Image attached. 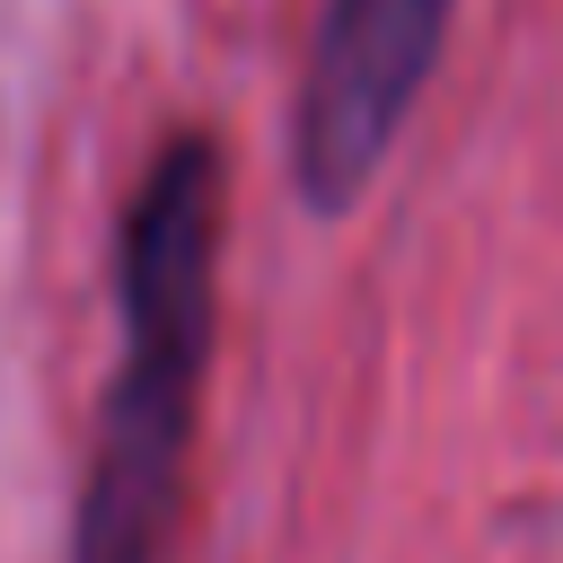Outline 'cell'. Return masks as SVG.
I'll return each instance as SVG.
<instances>
[{"label":"cell","mask_w":563,"mask_h":563,"mask_svg":"<svg viewBox=\"0 0 563 563\" xmlns=\"http://www.w3.org/2000/svg\"><path fill=\"white\" fill-rule=\"evenodd\" d=\"M449 9L457 0H325L299 70V123H290V167L317 211H343L396 150L440 62Z\"/></svg>","instance_id":"2"},{"label":"cell","mask_w":563,"mask_h":563,"mask_svg":"<svg viewBox=\"0 0 563 563\" xmlns=\"http://www.w3.org/2000/svg\"><path fill=\"white\" fill-rule=\"evenodd\" d=\"M220 211L229 185L202 132H176L123 202V246H114L123 352L70 501V563H167L176 545L185 457L211 369V308H220Z\"/></svg>","instance_id":"1"}]
</instances>
